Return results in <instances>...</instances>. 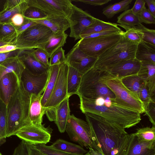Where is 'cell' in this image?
I'll return each instance as SVG.
<instances>
[{"label":"cell","instance_id":"cell-1","mask_svg":"<svg viewBox=\"0 0 155 155\" xmlns=\"http://www.w3.org/2000/svg\"><path fill=\"white\" fill-rule=\"evenodd\" d=\"M94 143L103 155H125L129 134L120 126L89 113L84 114Z\"/></svg>","mask_w":155,"mask_h":155},{"label":"cell","instance_id":"cell-2","mask_svg":"<svg viewBox=\"0 0 155 155\" xmlns=\"http://www.w3.org/2000/svg\"><path fill=\"white\" fill-rule=\"evenodd\" d=\"M80 109L84 114L97 115L124 129L136 126L141 120L139 112L121 104L115 95L100 96L94 100L81 99Z\"/></svg>","mask_w":155,"mask_h":155},{"label":"cell","instance_id":"cell-3","mask_svg":"<svg viewBox=\"0 0 155 155\" xmlns=\"http://www.w3.org/2000/svg\"><path fill=\"white\" fill-rule=\"evenodd\" d=\"M30 96L20 81L6 106V137L15 135L24 127L32 125L29 117Z\"/></svg>","mask_w":155,"mask_h":155},{"label":"cell","instance_id":"cell-4","mask_svg":"<svg viewBox=\"0 0 155 155\" xmlns=\"http://www.w3.org/2000/svg\"><path fill=\"white\" fill-rule=\"evenodd\" d=\"M137 45L129 41L123 36L97 58L93 68L107 71L124 60L135 58Z\"/></svg>","mask_w":155,"mask_h":155},{"label":"cell","instance_id":"cell-5","mask_svg":"<svg viewBox=\"0 0 155 155\" xmlns=\"http://www.w3.org/2000/svg\"><path fill=\"white\" fill-rule=\"evenodd\" d=\"M101 80L113 92L116 100L121 104L136 110L141 114L144 113L143 104L140 99L124 85L120 79L105 71Z\"/></svg>","mask_w":155,"mask_h":155},{"label":"cell","instance_id":"cell-6","mask_svg":"<svg viewBox=\"0 0 155 155\" xmlns=\"http://www.w3.org/2000/svg\"><path fill=\"white\" fill-rule=\"evenodd\" d=\"M52 33L48 28L37 23L18 35L13 45L20 50L42 49Z\"/></svg>","mask_w":155,"mask_h":155},{"label":"cell","instance_id":"cell-7","mask_svg":"<svg viewBox=\"0 0 155 155\" xmlns=\"http://www.w3.org/2000/svg\"><path fill=\"white\" fill-rule=\"evenodd\" d=\"M123 30L118 33L90 38L81 39L77 42L80 49L87 55L97 58L119 42L124 36Z\"/></svg>","mask_w":155,"mask_h":155},{"label":"cell","instance_id":"cell-8","mask_svg":"<svg viewBox=\"0 0 155 155\" xmlns=\"http://www.w3.org/2000/svg\"><path fill=\"white\" fill-rule=\"evenodd\" d=\"M65 131L72 141L82 147L91 148L100 152L93 142L88 124L84 120L70 115L67 123Z\"/></svg>","mask_w":155,"mask_h":155},{"label":"cell","instance_id":"cell-9","mask_svg":"<svg viewBox=\"0 0 155 155\" xmlns=\"http://www.w3.org/2000/svg\"><path fill=\"white\" fill-rule=\"evenodd\" d=\"M29 6L40 9L48 15L61 16L68 19L74 5L71 0H28Z\"/></svg>","mask_w":155,"mask_h":155},{"label":"cell","instance_id":"cell-10","mask_svg":"<svg viewBox=\"0 0 155 155\" xmlns=\"http://www.w3.org/2000/svg\"><path fill=\"white\" fill-rule=\"evenodd\" d=\"M52 129L49 127H45L30 125L19 129L15 135L27 143L35 145L46 144L51 139Z\"/></svg>","mask_w":155,"mask_h":155},{"label":"cell","instance_id":"cell-11","mask_svg":"<svg viewBox=\"0 0 155 155\" xmlns=\"http://www.w3.org/2000/svg\"><path fill=\"white\" fill-rule=\"evenodd\" d=\"M68 64L65 61L60 64L56 83L51 96L45 108L54 107L62 101L67 96V76Z\"/></svg>","mask_w":155,"mask_h":155},{"label":"cell","instance_id":"cell-12","mask_svg":"<svg viewBox=\"0 0 155 155\" xmlns=\"http://www.w3.org/2000/svg\"><path fill=\"white\" fill-rule=\"evenodd\" d=\"M96 18L74 5L68 20L70 25L69 37L75 41L80 39V36L83 31L91 25Z\"/></svg>","mask_w":155,"mask_h":155},{"label":"cell","instance_id":"cell-13","mask_svg":"<svg viewBox=\"0 0 155 155\" xmlns=\"http://www.w3.org/2000/svg\"><path fill=\"white\" fill-rule=\"evenodd\" d=\"M49 75V70L41 74H35L25 68L21 74L20 81L29 94L40 95L44 91Z\"/></svg>","mask_w":155,"mask_h":155},{"label":"cell","instance_id":"cell-14","mask_svg":"<svg viewBox=\"0 0 155 155\" xmlns=\"http://www.w3.org/2000/svg\"><path fill=\"white\" fill-rule=\"evenodd\" d=\"M70 97L68 96L54 107L45 108V114L50 121L55 122L59 131L61 133L65 131L67 122L70 115Z\"/></svg>","mask_w":155,"mask_h":155},{"label":"cell","instance_id":"cell-15","mask_svg":"<svg viewBox=\"0 0 155 155\" xmlns=\"http://www.w3.org/2000/svg\"><path fill=\"white\" fill-rule=\"evenodd\" d=\"M125 155H155V140L140 142L134 133L129 134Z\"/></svg>","mask_w":155,"mask_h":155},{"label":"cell","instance_id":"cell-16","mask_svg":"<svg viewBox=\"0 0 155 155\" xmlns=\"http://www.w3.org/2000/svg\"><path fill=\"white\" fill-rule=\"evenodd\" d=\"M141 63L135 58L124 60L106 71L113 76L121 79L130 75L137 74Z\"/></svg>","mask_w":155,"mask_h":155},{"label":"cell","instance_id":"cell-17","mask_svg":"<svg viewBox=\"0 0 155 155\" xmlns=\"http://www.w3.org/2000/svg\"><path fill=\"white\" fill-rule=\"evenodd\" d=\"M20 82L13 73L6 74L0 80V99L6 106Z\"/></svg>","mask_w":155,"mask_h":155},{"label":"cell","instance_id":"cell-18","mask_svg":"<svg viewBox=\"0 0 155 155\" xmlns=\"http://www.w3.org/2000/svg\"><path fill=\"white\" fill-rule=\"evenodd\" d=\"M18 56L23 63L25 68L33 74H41L49 70V67L42 64L35 58L33 54V49L21 50Z\"/></svg>","mask_w":155,"mask_h":155},{"label":"cell","instance_id":"cell-19","mask_svg":"<svg viewBox=\"0 0 155 155\" xmlns=\"http://www.w3.org/2000/svg\"><path fill=\"white\" fill-rule=\"evenodd\" d=\"M42 94L37 95L31 94L29 110V117L32 125L41 126L42 125L43 117L45 114V109L41 104Z\"/></svg>","mask_w":155,"mask_h":155},{"label":"cell","instance_id":"cell-20","mask_svg":"<svg viewBox=\"0 0 155 155\" xmlns=\"http://www.w3.org/2000/svg\"><path fill=\"white\" fill-rule=\"evenodd\" d=\"M137 74L145 81L152 99L155 101V63L143 62Z\"/></svg>","mask_w":155,"mask_h":155},{"label":"cell","instance_id":"cell-21","mask_svg":"<svg viewBox=\"0 0 155 155\" xmlns=\"http://www.w3.org/2000/svg\"><path fill=\"white\" fill-rule=\"evenodd\" d=\"M32 20L46 26L54 33L65 32L70 27L68 19L61 16L48 15L44 19Z\"/></svg>","mask_w":155,"mask_h":155},{"label":"cell","instance_id":"cell-22","mask_svg":"<svg viewBox=\"0 0 155 155\" xmlns=\"http://www.w3.org/2000/svg\"><path fill=\"white\" fill-rule=\"evenodd\" d=\"M25 67L18 56L8 58L0 63V80L5 75L13 73L20 81L22 73Z\"/></svg>","mask_w":155,"mask_h":155},{"label":"cell","instance_id":"cell-23","mask_svg":"<svg viewBox=\"0 0 155 155\" xmlns=\"http://www.w3.org/2000/svg\"><path fill=\"white\" fill-rule=\"evenodd\" d=\"M116 23L105 22L95 18L94 22L82 32L80 38L94 33L114 29H120Z\"/></svg>","mask_w":155,"mask_h":155},{"label":"cell","instance_id":"cell-24","mask_svg":"<svg viewBox=\"0 0 155 155\" xmlns=\"http://www.w3.org/2000/svg\"><path fill=\"white\" fill-rule=\"evenodd\" d=\"M135 58L141 62L155 63V47L141 41L137 45Z\"/></svg>","mask_w":155,"mask_h":155},{"label":"cell","instance_id":"cell-25","mask_svg":"<svg viewBox=\"0 0 155 155\" xmlns=\"http://www.w3.org/2000/svg\"><path fill=\"white\" fill-rule=\"evenodd\" d=\"M68 35L65 32L53 33L42 49L48 54L50 58L52 54L59 48L62 47L66 42Z\"/></svg>","mask_w":155,"mask_h":155},{"label":"cell","instance_id":"cell-26","mask_svg":"<svg viewBox=\"0 0 155 155\" xmlns=\"http://www.w3.org/2000/svg\"><path fill=\"white\" fill-rule=\"evenodd\" d=\"M60 65L50 66L49 75L48 80L45 90L42 94L41 104L44 108L50 97L54 89L58 74Z\"/></svg>","mask_w":155,"mask_h":155},{"label":"cell","instance_id":"cell-27","mask_svg":"<svg viewBox=\"0 0 155 155\" xmlns=\"http://www.w3.org/2000/svg\"><path fill=\"white\" fill-rule=\"evenodd\" d=\"M51 146L55 149L71 154L84 155L88 151L80 145L62 139L57 140Z\"/></svg>","mask_w":155,"mask_h":155},{"label":"cell","instance_id":"cell-28","mask_svg":"<svg viewBox=\"0 0 155 155\" xmlns=\"http://www.w3.org/2000/svg\"><path fill=\"white\" fill-rule=\"evenodd\" d=\"M82 75L76 69L68 64L67 76V96L76 94Z\"/></svg>","mask_w":155,"mask_h":155},{"label":"cell","instance_id":"cell-29","mask_svg":"<svg viewBox=\"0 0 155 155\" xmlns=\"http://www.w3.org/2000/svg\"><path fill=\"white\" fill-rule=\"evenodd\" d=\"M120 79L124 85L139 98L140 90L146 84L144 80L137 74L126 76Z\"/></svg>","mask_w":155,"mask_h":155},{"label":"cell","instance_id":"cell-30","mask_svg":"<svg viewBox=\"0 0 155 155\" xmlns=\"http://www.w3.org/2000/svg\"><path fill=\"white\" fill-rule=\"evenodd\" d=\"M133 0H124L109 5L102 10V13L107 18H111L116 14L128 9Z\"/></svg>","mask_w":155,"mask_h":155},{"label":"cell","instance_id":"cell-31","mask_svg":"<svg viewBox=\"0 0 155 155\" xmlns=\"http://www.w3.org/2000/svg\"><path fill=\"white\" fill-rule=\"evenodd\" d=\"M29 7L28 0H25L22 3L14 7L7 10H2L0 12V25L10 22L11 18L16 14L19 13L24 15Z\"/></svg>","mask_w":155,"mask_h":155},{"label":"cell","instance_id":"cell-32","mask_svg":"<svg viewBox=\"0 0 155 155\" xmlns=\"http://www.w3.org/2000/svg\"><path fill=\"white\" fill-rule=\"evenodd\" d=\"M117 24L125 30L124 37L127 40L136 44L142 41L143 33L139 26Z\"/></svg>","mask_w":155,"mask_h":155},{"label":"cell","instance_id":"cell-33","mask_svg":"<svg viewBox=\"0 0 155 155\" xmlns=\"http://www.w3.org/2000/svg\"><path fill=\"white\" fill-rule=\"evenodd\" d=\"M118 24L130 26H139L142 24L138 15L133 13L131 9H127L117 17Z\"/></svg>","mask_w":155,"mask_h":155},{"label":"cell","instance_id":"cell-34","mask_svg":"<svg viewBox=\"0 0 155 155\" xmlns=\"http://www.w3.org/2000/svg\"><path fill=\"white\" fill-rule=\"evenodd\" d=\"M17 34L15 26L10 22L0 25V41L5 42L15 41Z\"/></svg>","mask_w":155,"mask_h":155},{"label":"cell","instance_id":"cell-35","mask_svg":"<svg viewBox=\"0 0 155 155\" xmlns=\"http://www.w3.org/2000/svg\"><path fill=\"white\" fill-rule=\"evenodd\" d=\"M140 142L151 141L155 140V126L138 128L134 133Z\"/></svg>","mask_w":155,"mask_h":155},{"label":"cell","instance_id":"cell-36","mask_svg":"<svg viewBox=\"0 0 155 155\" xmlns=\"http://www.w3.org/2000/svg\"><path fill=\"white\" fill-rule=\"evenodd\" d=\"M48 16V14L40 9L32 6H29L24 15V18L34 20L44 19Z\"/></svg>","mask_w":155,"mask_h":155},{"label":"cell","instance_id":"cell-37","mask_svg":"<svg viewBox=\"0 0 155 155\" xmlns=\"http://www.w3.org/2000/svg\"><path fill=\"white\" fill-rule=\"evenodd\" d=\"M6 105L0 99V139L6 138Z\"/></svg>","mask_w":155,"mask_h":155},{"label":"cell","instance_id":"cell-38","mask_svg":"<svg viewBox=\"0 0 155 155\" xmlns=\"http://www.w3.org/2000/svg\"><path fill=\"white\" fill-rule=\"evenodd\" d=\"M66 61L65 51L61 47L51 55L49 61V66L56 65H60Z\"/></svg>","mask_w":155,"mask_h":155},{"label":"cell","instance_id":"cell-39","mask_svg":"<svg viewBox=\"0 0 155 155\" xmlns=\"http://www.w3.org/2000/svg\"><path fill=\"white\" fill-rule=\"evenodd\" d=\"M139 27L143 33L142 41L155 47V30L148 28L143 25Z\"/></svg>","mask_w":155,"mask_h":155},{"label":"cell","instance_id":"cell-40","mask_svg":"<svg viewBox=\"0 0 155 155\" xmlns=\"http://www.w3.org/2000/svg\"><path fill=\"white\" fill-rule=\"evenodd\" d=\"M35 146L37 149L45 155H84L68 153L55 149L51 146H47L45 144H39Z\"/></svg>","mask_w":155,"mask_h":155},{"label":"cell","instance_id":"cell-41","mask_svg":"<svg viewBox=\"0 0 155 155\" xmlns=\"http://www.w3.org/2000/svg\"><path fill=\"white\" fill-rule=\"evenodd\" d=\"M33 54L38 61L46 67H49L48 59L50 57L45 51L40 48L34 49Z\"/></svg>","mask_w":155,"mask_h":155},{"label":"cell","instance_id":"cell-42","mask_svg":"<svg viewBox=\"0 0 155 155\" xmlns=\"http://www.w3.org/2000/svg\"><path fill=\"white\" fill-rule=\"evenodd\" d=\"M139 98L143 104L144 110L150 103L155 102V101L150 96L146 84H145L141 89Z\"/></svg>","mask_w":155,"mask_h":155},{"label":"cell","instance_id":"cell-43","mask_svg":"<svg viewBox=\"0 0 155 155\" xmlns=\"http://www.w3.org/2000/svg\"><path fill=\"white\" fill-rule=\"evenodd\" d=\"M141 23L146 24H154L155 18H154L149 11L145 6L138 15Z\"/></svg>","mask_w":155,"mask_h":155},{"label":"cell","instance_id":"cell-44","mask_svg":"<svg viewBox=\"0 0 155 155\" xmlns=\"http://www.w3.org/2000/svg\"><path fill=\"white\" fill-rule=\"evenodd\" d=\"M153 125L155 126V102L150 103L145 109V112Z\"/></svg>","mask_w":155,"mask_h":155},{"label":"cell","instance_id":"cell-45","mask_svg":"<svg viewBox=\"0 0 155 155\" xmlns=\"http://www.w3.org/2000/svg\"><path fill=\"white\" fill-rule=\"evenodd\" d=\"M37 23L32 20L24 18V22L19 27H15L17 37L28 28L36 24Z\"/></svg>","mask_w":155,"mask_h":155},{"label":"cell","instance_id":"cell-46","mask_svg":"<svg viewBox=\"0 0 155 155\" xmlns=\"http://www.w3.org/2000/svg\"><path fill=\"white\" fill-rule=\"evenodd\" d=\"M71 2H80L93 6H101L107 3L111 0H71Z\"/></svg>","mask_w":155,"mask_h":155},{"label":"cell","instance_id":"cell-47","mask_svg":"<svg viewBox=\"0 0 155 155\" xmlns=\"http://www.w3.org/2000/svg\"><path fill=\"white\" fill-rule=\"evenodd\" d=\"M24 21V15L21 14L17 13L15 14L11 18L10 23L15 27H19L23 24Z\"/></svg>","mask_w":155,"mask_h":155},{"label":"cell","instance_id":"cell-48","mask_svg":"<svg viewBox=\"0 0 155 155\" xmlns=\"http://www.w3.org/2000/svg\"><path fill=\"white\" fill-rule=\"evenodd\" d=\"M21 51L20 49H17L10 52L0 53V63L7 59L18 56Z\"/></svg>","mask_w":155,"mask_h":155},{"label":"cell","instance_id":"cell-49","mask_svg":"<svg viewBox=\"0 0 155 155\" xmlns=\"http://www.w3.org/2000/svg\"><path fill=\"white\" fill-rule=\"evenodd\" d=\"M144 0H136L132 8L131 9L134 14L138 15L145 6Z\"/></svg>","mask_w":155,"mask_h":155},{"label":"cell","instance_id":"cell-50","mask_svg":"<svg viewBox=\"0 0 155 155\" xmlns=\"http://www.w3.org/2000/svg\"><path fill=\"white\" fill-rule=\"evenodd\" d=\"M25 0H6L2 10H7L14 7L21 3Z\"/></svg>","mask_w":155,"mask_h":155},{"label":"cell","instance_id":"cell-51","mask_svg":"<svg viewBox=\"0 0 155 155\" xmlns=\"http://www.w3.org/2000/svg\"><path fill=\"white\" fill-rule=\"evenodd\" d=\"M18 49L16 46L12 45H7L0 47V53L10 52Z\"/></svg>","mask_w":155,"mask_h":155},{"label":"cell","instance_id":"cell-52","mask_svg":"<svg viewBox=\"0 0 155 155\" xmlns=\"http://www.w3.org/2000/svg\"><path fill=\"white\" fill-rule=\"evenodd\" d=\"M144 1L148 6V10L155 18V0H144Z\"/></svg>","mask_w":155,"mask_h":155},{"label":"cell","instance_id":"cell-53","mask_svg":"<svg viewBox=\"0 0 155 155\" xmlns=\"http://www.w3.org/2000/svg\"><path fill=\"white\" fill-rule=\"evenodd\" d=\"M30 155H45L38 149L35 145L28 144Z\"/></svg>","mask_w":155,"mask_h":155},{"label":"cell","instance_id":"cell-54","mask_svg":"<svg viewBox=\"0 0 155 155\" xmlns=\"http://www.w3.org/2000/svg\"><path fill=\"white\" fill-rule=\"evenodd\" d=\"M89 150L84 155H103L102 153L91 148H89Z\"/></svg>","mask_w":155,"mask_h":155},{"label":"cell","instance_id":"cell-55","mask_svg":"<svg viewBox=\"0 0 155 155\" xmlns=\"http://www.w3.org/2000/svg\"><path fill=\"white\" fill-rule=\"evenodd\" d=\"M14 42H5L0 41V47L2 46L7 45H13Z\"/></svg>","mask_w":155,"mask_h":155},{"label":"cell","instance_id":"cell-56","mask_svg":"<svg viewBox=\"0 0 155 155\" xmlns=\"http://www.w3.org/2000/svg\"><path fill=\"white\" fill-rule=\"evenodd\" d=\"M6 0H0V12L3 9Z\"/></svg>","mask_w":155,"mask_h":155},{"label":"cell","instance_id":"cell-57","mask_svg":"<svg viewBox=\"0 0 155 155\" xmlns=\"http://www.w3.org/2000/svg\"><path fill=\"white\" fill-rule=\"evenodd\" d=\"M13 155H18V153L16 148L15 149Z\"/></svg>","mask_w":155,"mask_h":155},{"label":"cell","instance_id":"cell-58","mask_svg":"<svg viewBox=\"0 0 155 155\" xmlns=\"http://www.w3.org/2000/svg\"><path fill=\"white\" fill-rule=\"evenodd\" d=\"M22 155H30V153H27L23 154Z\"/></svg>","mask_w":155,"mask_h":155},{"label":"cell","instance_id":"cell-59","mask_svg":"<svg viewBox=\"0 0 155 155\" xmlns=\"http://www.w3.org/2000/svg\"><path fill=\"white\" fill-rule=\"evenodd\" d=\"M0 155H2L1 154V153H0Z\"/></svg>","mask_w":155,"mask_h":155}]
</instances>
